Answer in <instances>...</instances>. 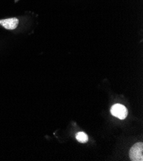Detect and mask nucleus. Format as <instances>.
<instances>
[{"mask_svg":"<svg viewBox=\"0 0 143 161\" xmlns=\"http://www.w3.org/2000/svg\"><path fill=\"white\" fill-rule=\"evenodd\" d=\"M143 144L142 142H137L131 148L130 150V157L133 161L143 160Z\"/></svg>","mask_w":143,"mask_h":161,"instance_id":"f257e3e1","label":"nucleus"},{"mask_svg":"<svg viewBox=\"0 0 143 161\" xmlns=\"http://www.w3.org/2000/svg\"><path fill=\"white\" fill-rule=\"evenodd\" d=\"M110 113L116 118L124 119L128 116V110L124 105L118 103L111 107Z\"/></svg>","mask_w":143,"mask_h":161,"instance_id":"f03ea898","label":"nucleus"},{"mask_svg":"<svg viewBox=\"0 0 143 161\" xmlns=\"http://www.w3.org/2000/svg\"><path fill=\"white\" fill-rule=\"evenodd\" d=\"M19 20L16 18H12L0 20V25L7 30H14L17 28Z\"/></svg>","mask_w":143,"mask_h":161,"instance_id":"7ed1b4c3","label":"nucleus"},{"mask_svg":"<svg viewBox=\"0 0 143 161\" xmlns=\"http://www.w3.org/2000/svg\"><path fill=\"white\" fill-rule=\"evenodd\" d=\"M76 138L78 140V141H79L81 143H85L88 141V136L84 132H80L77 133L76 136Z\"/></svg>","mask_w":143,"mask_h":161,"instance_id":"20e7f679","label":"nucleus"}]
</instances>
